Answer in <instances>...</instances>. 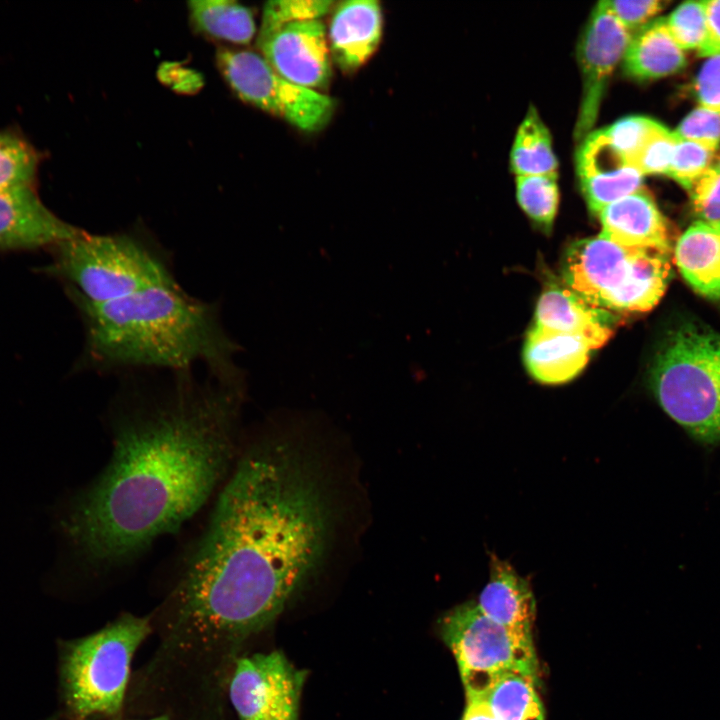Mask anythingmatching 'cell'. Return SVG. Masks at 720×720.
I'll return each instance as SVG.
<instances>
[{"label":"cell","mask_w":720,"mask_h":720,"mask_svg":"<svg viewBox=\"0 0 720 720\" xmlns=\"http://www.w3.org/2000/svg\"><path fill=\"white\" fill-rule=\"evenodd\" d=\"M329 514L318 472L294 445L272 437L247 447L151 616L161 645L199 668H231L319 563Z\"/></svg>","instance_id":"obj_1"},{"label":"cell","mask_w":720,"mask_h":720,"mask_svg":"<svg viewBox=\"0 0 720 720\" xmlns=\"http://www.w3.org/2000/svg\"><path fill=\"white\" fill-rule=\"evenodd\" d=\"M243 397V380L179 372L168 391L119 412L109 462L57 516L69 561L119 566L201 509L235 462Z\"/></svg>","instance_id":"obj_2"},{"label":"cell","mask_w":720,"mask_h":720,"mask_svg":"<svg viewBox=\"0 0 720 720\" xmlns=\"http://www.w3.org/2000/svg\"><path fill=\"white\" fill-rule=\"evenodd\" d=\"M78 299L87 354L97 368L184 372L202 362L213 377L243 380L234 362L240 348L223 328L217 306L180 286L155 287L107 303Z\"/></svg>","instance_id":"obj_3"},{"label":"cell","mask_w":720,"mask_h":720,"mask_svg":"<svg viewBox=\"0 0 720 720\" xmlns=\"http://www.w3.org/2000/svg\"><path fill=\"white\" fill-rule=\"evenodd\" d=\"M649 384L690 436L720 446V333L694 323L673 330L655 356Z\"/></svg>","instance_id":"obj_4"},{"label":"cell","mask_w":720,"mask_h":720,"mask_svg":"<svg viewBox=\"0 0 720 720\" xmlns=\"http://www.w3.org/2000/svg\"><path fill=\"white\" fill-rule=\"evenodd\" d=\"M153 632L150 616L124 613L65 649L62 680L68 707L77 720H119L132 658Z\"/></svg>","instance_id":"obj_5"},{"label":"cell","mask_w":720,"mask_h":720,"mask_svg":"<svg viewBox=\"0 0 720 720\" xmlns=\"http://www.w3.org/2000/svg\"><path fill=\"white\" fill-rule=\"evenodd\" d=\"M57 247V271L87 302L107 303L155 287L179 286L166 257L134 235L82 231Z\"/></svg>","instance_id":"obj_6"},{"label":"cell","mask_w":720,"mask_h":720,"mask_svg":"<svg viewBox=\"0 0 720 720\" xmlns=\"http://www.w3.org/2000/svg\"><path fill=\"white\" fill-rule=\"evenodd\" d=\"M439 626L441 637L458 664L465 694L481 691L491 678L508 672L537 678L532 634L495 622L475 601L447 612Z\"/></svg>","instance_id":"obj_7"},{"label":"cell","mask_w":720,"mask_h":720,"mask_svg":"<svg viewBox=\"0 0 720 720\" xmlns=\"http://www.w3.org/2000/svg\"><path fill=\"white\" fill-rule=\"evenodd\" d=\"M217 65L243 101L302 131L322 129L334 113L335 101L331 97L283 78L261 54L220 49Z\"/></svg>","instance_id":"obj_8"},{"label":"cell","mask_w":720,"mask_h":720,"mask_svg":"<svg viewBox=\"0 0 720 720\" xmlns=\"http://www.w3.org/2000/svg\"><path fill=\"white\" fill-rule=\"evenodd\" d=\"M306 676L281 651L245 655L233 667L227 695L239 720H299Z\"/></svg>","instance_id":"obj_9"},{"label":"cell","mask_w":720,"mask_h":720,"mask_svg":"<svg viewBox=\"0 0 720 720\" xmlns=\"http://www.w3.org/2000/svg\"><path fill=\"white\" fill-rule=\"evenodd\" d=\"M257 46L270 66L288 81L312 90L328 86L332 59L320 19L260 25Z\"/></svg>","instance_id":"obj_10"},{"label":"cell","mask_w":720,"mask_h":720,"mask_svg":"<svg viewBox=\"0 0 720 720\" xmlns=\"http://www.w3.org/2000/svg\"><path fill=\"white\" fill-rule=\"evenodd\" d=\"M637 250L620 246L600 234L580 239L565 252L563 278L588 304L613 313L631 279Z\"/></svg>","instance_id":"obj_11"},{"label":"cell","mask_w":720,"mask_h":720,"mask_svg":"<svg viewBox=\"0 0 720 720\" xmlns=\"http://www.w3.org/2000/svg\"><path fill=\"white\" fill-rule=\"evenodd\" d=\"M631 31L614 16L606 1L593 9L578 46L583 94L576 124L577 138L586 137L593 127L608 80L623 60Z\"/></svg>","instance_id":"obj_12"},{"label":"cell","mask_w":720,"mask_h":720,"mask_svg":"<svg viewBox=\"0 0 720 720\" xmlns=\"http://www.w3.org/2000/svg\"><path fill=\"white\" fill-rule=\"evenodd\" d=\"M576 171L587 206L596 215L642 188L643 175L616 148L605 129L584 138L576 154Z\"/></svg>","instance_id":"obj_13"},{"label":"cell","mask_w":720,"mask_h":720,"mask_svg":"<svg viewBox=\"0 0 720 720\" xmlns=\"http://www.w3.org/2000/svg\"><path fill=\"white\" fill-rule=\"evenodd\" d=\"M81 232L49 211L32 186L0 190V249L58 245Z\"/></svg>","instance_id":"obj_14"},{"label":"cell","mask_w":720,"mask_h":720,"mask_svg":"<svg viewBox=\"0 0 720 720\" xmlns=\"http://www.w3.org/2000/svg\"><path fill=\"white\" fill-rule=\"evenodd\" d=\"M616 316L588 304L568 286L551 284L540 295L534 327L582 339L593 350L614 333Z\"/></svg>","instance_id":"obj_15"},{"label":"cell","mask_w":720,"mask_h":720,"mask_svg":"<svg viewBox=\"0 0 720 720\" xmlns=\"http://www.w3.org/2000/svg\"><path fill=\"white\" fill-rule=\"evenodd\" d=\"M382 29L383 15L378 1L335 4L327 34L332 61L343 72L357 70L376 51Z\"/></svg>","instance_id":"obj_16"},{"label":"cell","mask_w":720,"mask_h":720,"mask_svg":"<svg viewBox=\"0 0 720 720\" xmlns=\"http://www.w3.org/2000/svg\"><path fill=\"white\" fill-rule=\"evenodd\" d=\"M600 235L632 249L670 252L672 240L666 219L643 188L606 206L598 214Z\"/></svg>","instance_id":"obj_17"},{"label":"cell","mask_w":720,"mask_h":720,"mask_svg":"<svg viewBox=\"0 0 720 720\" xmlns=\"http://www.w3.org/2000/svg\"><path fill=\"white\" fill-rule=\"evenodd\" d=\"M490 578L476 602L495 622L532 634L536 601L529 582L497 555L490 556Z\"/></svg>","instance_id":"obj_18"},{"label":"cell","mask_w":720,"mask_h":720,"mask_svg":"<svg viewBox=\"0 0 720 720\" xmlns=\"http://www.w3.org/2000/svg\"><path fill=\"white\" fill-rule=\"evenodd\" d=\"M591 348L582 339L532 327L523 347V362L536 381L563 384L574 379L587 365Z\"/></svg>","instance_id":"obj_19"},{"label":"cell","mask_w":720,"mask_h":720,"mask_svg":"<svg viewBox=\"0 0 720 720\" xmlns=\"http://www.w3.org/2000/svg\"><path fill=\"white\" fill-rule=\"evenodd\" d=\"M674 261L697 293L720 301V221L692 224L674 246Z\"/></svg>","instance_id":"obj_20"},{"label":"cell","mask_w":720,"mask_h":720,"mask_svg":"<svg viewBox=\"0 0 720 720\" xmlns=\"http://www.w3.org/2000/svg\"><path fill=\"white\" fill-rule=\"evenodd\" d=\"M622 61L625 72L640 80L668 76L686 65L684 52L671 36L666 18L644 25L632 36Z\"/></svg>","instance_id":"obj_21"},{"label":"cell","mask_w":720,"mask_h":720,"mask_svg":"<svg viewBox=\"0 0 720 720\" xmlns=\"http://www.w3.org/2000/svg\"><path fill=\"white\" fill-rule=\"evenodd\" d=\"M536 683V677L508 672L491 678L480 692L466 696L482 697L497 720H544Z\"/></svg>","instance_id":"obj_22"},{"label":"cell","mask_w":720,"mask_h":720,"mask_svg":"<svg viewBox=\"0 0 720 720\" xmlns=\"http://www.w3.org/2000/svg\"><path fill=\"white\" fill-rule=\"evenodd\" d=\"M194 25L211 37L235 44L249 43L256 33L252 11L231 0H194L188 3Z\"/></svg>","instance_id":"obj_23"},{"label":"cell","mask_w":720,"mask_h":720,"mask_svg":"<svg viewBox=\"0 0 720 720\" xmlns=\"http://www.w3.org/2000/svg\"><path fill=\"white\" fill-rule=\"evenodd\" d=\"M511 167L517 176L557 173L549 130L531 106L516 133L511 151Z\"/></svg>","instance_id":"obj_24"},{"label":"cell","mask_w":720,"mask_h":720,"mask_svg":"<svg viewBox=\"0 0 720 720\" xmlns=\"http://www.w3.org/2000/svg\"><path fill=\"white\" fill-rule=\"evenodd\" d=\"M516 196L522 210L550 231L559 204L557 173L517 176Z\"/></svg>","instance_id":"obj_25"},{"label":"cell","mask_w":720,"mask_h":720,"mask_svg":"<svg viewBox=\"0 0 720 720\" xmlns=\"http://www.w3.org/2000/svg\"><path fill=\"white\" fill-rule=\"evenodd\" d=\"M38 156L21 138L0 133V190L32 186Z\"/></svg>","instance_id":"obj_26"},{"label":"cell","mask_w":720,"mask_h":720,"mask_svg":"<svg viewBox=\"0 0 720 720\" xmlns=\"http://www.w3.org/2000/svg\"><path fill=\"white\" fill-rule=\"evenodd\" d=\"M668 30L682 50L699 49L706 33L703 1H688L679 5L668 18Z\"/></svg>","instance_id":"obj_27"},{"label":"cell","mask_w":720,"mask_h":720,"mask_svg":"<svg viewBox=\"0 0 720 720\" xmlns=\"http://www.w3.org/2000/svg\"><path fill=\"white\" fill-rule=\"evenodd\" d=\"M713 153L699 144L677 138L672 161L666 175L690 191L710 167Z\"/></svg>","instance_id":"obj_28"},{"label":"cell","mask_w":720,"mask_h":720,"mask_svg":"<svg viewBox=\"0 0 720 720\" xmlns=\"http://www.w3.org/2000/svg\"><path fill=\"white\" fill-rule=\"evenodd\" d=\"M675 134L657 123L632 161V165L644 176L667 174L675 145Z\"/></svg>","instance_id":"obj_29"},{"label":"cell","mask_w":720,"mask_h":720,"mask_svg":"<svg viewBox=\"0 0 720 720\" xmlns=\"http://www.w3.org/2000/svg\"><path fill=\"white\" fill-rule=\"evenodd\" d=\"M326 0H278L264 5L261 25L272 26L302 20H317L335 6Z\"/></svg>","instance_id":"obj_30"},{"label":"cell","mask_w":720,"mask_h":720,"mask_svg":"<svg viewBox=\"0 0 720 720\" xmlns=\"http://www.w3.org/2000/svg\"><path fill=\"white\" fill-rule=\"evenodd\" d=\"M673 133L679 139L715 152L720 144V115L700 106L692 110Z\"/></svg>","instance_id":"obj_31"},{"label":"cell","mask_w":720,"mask_h":720,"mask_svg":"<svg viewBox=\"0 0 720 720\" xmlns=\"http://www.w3.org/2000/svg\"><path fill=\"white\" fill-rule=\"evenodd\" d=\"M657 123L647 117L630 116L604 129L612 143L632 165L634 157Z\"/></svg>","instance_id":"obj_32"},{"label":"cell","mask_w":720,"mask_h":720,"mask_svg":"<svg viewBox=\"0 0 720 720\" xmlns=\"http://www.w3.org/2000/svg\"><path fill=\"white\" fill-rule=\"evenodd\" d=\"M696 214L704 221H720V168L710 166L689 191Z\"/></svg>","instance_id":"obj_33"},{"label":"cell","mask_w":720,"mask_h":720,"mask_svg":"<svg viewBox=\"0 0 720 720\" xmlns=\"http://www.w3.org/2000/svg\"><path fill=\"white\" fill-rule=\"evenodd\" d=\"M607 6L629 31L635 29L658 14L664 7L665 3L659 0H605Z\"/></svg>","instance_id":"obj_34"},{"label":"cell","mask_w":720,"mask_h":720,"mask_svg":"<svg viewBox=\"0 0 720 720\" xmlns=\"http://www.w3.org/2000/svg\"><path fill=\"white\" fill-rule=\"evenodd\" d=\"M694 88L701 106L720 115V55L710 57L704 63Z\"/></svg>","instance_id":"obj_35"},{"label":"cell","mask_w":720,"mask_h":720,"mask_svg":"<svg viewBox=\"0 0 720 720\" xmlns=\"http://www.w3.org/2000/svg\"><path fill=\"white\" fill-rule=\"evenodd\" d=\"M706 16L705 38L698 49L699 55H720V0L703 1Z\"/></svg>","instance_id":"obj_36"},{"label":"cell","mask_w":720,"mask_h":720,"mask_svg":"<svg viewBox=\"0 0 720 720\" xmlns=\"http://www.w3.org/2000/svg\"><path fill=\"white\" fill-rule=\"evenodd\" d=\"M462 720H497L487 702L479 696H466Z\"/></svg>","instance_id":"obj_37"},{"label":"cell","mask_w":720,"mask_h":720,"mask_svg":"<svg viewBox=\"0 0 720 720\" xmlns=\"http://www.w3.org/2000/svg\"><path fill=\"white\" fill-rule=\"evenodd\" d=\"M139 720H171V719L165 714H159V715H154L148 719H139Z\"/></svg>","instance_id":"obj_38"},{"label":"cell","mask_w":720,"mask_h":720,"mask_svg":"<svg viewBox=\"0 0 720 720\" xmlns=\"http://www.w3.org/2000/svg\"><path fill=\"white\" fill-rule=\"evenodd\" d=\"M717 166L720 168V161H719V163L717 164Z\"/></svg>","instance_id":"obj_39"}]
</instances>
